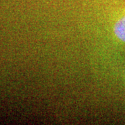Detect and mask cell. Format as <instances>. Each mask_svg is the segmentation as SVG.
Listing matches in <instances>:
<instances>
[{"instance_id":"obj_1","label":"cell","mask_w":125,"mask_h":125,"mask_svg":"<svg viewBox=\"0 0 125 125\" xmlns=\"http://www.w3.org/2000/svg\"><path fill=\"white\" fill-rule=\"evenodd\" d=\"M113 33L117 40L125 43V13L122 15L114 24Z\"/></svg>"}]
</instances>
